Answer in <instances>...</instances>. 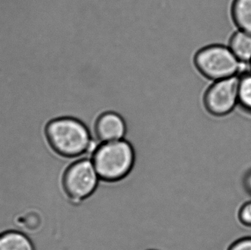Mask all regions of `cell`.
Here are the masks:
<instances>
[{
	"mask_svg": "<svg viewBox=\"0 0 251 250\" xmlns=\"http://www.w3.org/2000/svg\"><path fill=\"white\" fill-rule=\"evenodd\" d=\"M231 15L239 30L251 34V0H234Z\"/></svg>",
	"mask_w": 251,
	"mask_h": 250,
	"instance_id": "obj_8",
	"label": "cell"
},
{
	"mask_svg": "<svg viewBox=\"0 0 251 250\" xmlns=\"http://www.w3.org/2000/svg\"><path fill=\"white\" fill-rule=\"evenodd\" d=\"M238 106L243 111L251 114V71L240 75Z\"/></svg>",
	"mask_w": 251,
	"mask_h": 250,
	"instance_id": "obj_10",
	"label": "cell"
},
{
	"mask_svg": "<svg viewBox=\"0 0 251 250\" xmlns=\"http://www.w3.org/2000/svg\"><path fill=\"white\" fill-rule=\"evenodd\" d=\"M240 76L212 82L203 95L206 112L215 117L231 114L238 106Z\"/></svg>",
	"mask_w": 251,
	"mask_h": 250,
	"instance_id": "obj_5",
	"label": "cell"
},
{
	"mask_svg": "<svg viewBox=\"0 0 251 250\" xmlns=\"http://www.w3.org/2000/svg\"><path fill=\"white\" fill-rule=\"evenodd\" d=\"M245 186L249 193L251 194V171L249 172L245 178Z\"/></svg>",
	"mask_w": 251,
	"mask_h": 250,
	"instance_id": "obj_13",
	"label": "cell"
},
{
	"mask_svg": "<svg viewBox=\"0 0 251 250\" xmlns=\"http://www.w3.org/2000/svg\"><path fill=\"white\" fill-rule=\"evenodd\" d=\"M0 250H35L27 236L18 231L0 233Z\"/></svg>",
	"mask_w": 251,
	"mask_h": 250,
	"instance_id": "obj_9",
	"label": "cell"
},
{
	"mask_svg": "<svg viewBox=\"0 0 251 250\" xmlns=\"http://www.w3.org/2000/svg\"><path fill=\"white\" fill-rule=\"evenodd\" d=\"M228 250H251V237L243 238L236 241Z\"/></svg>",
	"mask_w": 251,
	"mask_h": 250,
	"instance_id": "obj_12",
	"label": "cell"
},
{
	"mask_svg": "<svg viewBox=\"0 0 251 250\" xmlns=\"http://www.w3.org/2000/svg\"><path fill=\"white\" fill-rule=\"evenodd\" d=\"M250 66H251V63H250Z\"/></svg>",
	"mask_w": 251,
	"mask_h": 250,
	"instance_id": "obj_14",
	"label": "cell"
},
{
	"mask_svg": "<svg viewBox=\"0 0 251 250\" xmlns=\"http://www.w3.org/2000/svg\"><path fill=\"white\" fill-rule=\"evenodd\" d=\"M92 157L100 179L115 182L125 179L131 172L135 161V151L129 141L123 139L100 144Z\"/></svg>",
	"mask_w": 251,
	"mask_h": 250,
	"instance_id": "obj_2",
	"label": "cell"
},
{
	"mask_svg": "<svg viewBox=\"0 0 251 250\" xmlns=\"http://www.w3.org/2000/svg\"><path fill=\"white\" fill-rule=\"evenodd\" d=\"M45 135L50 148L65 158L93 154L98 146L86 125L73 117L53 119L46 126Z\"/></svg>",
	"mask_w": 251,
	"mask_h": 250,
	"instance_id": "obj_1",
	"label": "cell"
},
{
	"mask_svg": "<svg viewBox=\"0 0 251 250\" xmlns=\"http://www.w3.org/2000/svg\"><path fill=\"white\" fill-rule=\"evenodd\" d=\"M99 179L92 161L78 160L72 163L63 175V190L72 203L79 204L94 193Z\"/></svg>",
	"mask_w": 251,
	"mask_h": 250,
	"instance_id": "obj_4",
	"label": "cell"
},
{
	"mask_svg": "<svg viewBox=\"0 0 251 250\" xmlns=\"http://www.w3.org/2000/svg\"><path fill=\"white\" fill-rule=\"evenodd\" d=\"M194 63L199 73L211 82L240 76L243 67L228 45L208 44L196 53Z\"/></svg>",
	"mask_w": 251,
	"mask_h": 250,
	"instance_id": "obj_3",
	"label": "cell"
},
{
	"mask_svg": "<svg viewBox=\"0 0 251 250\" xmlns=\"http://www.w3.org/2000/svg\"><path fill=\"white\" fill-rule=\"evenodd\" d=\"M229 47L237 60L246 65L251 62V34L237 30L230 38Z\"/></svg>",
	"mask_w": 251,
	"mask_h": 250,
	"instance_id": "obj_7",
	"label": "cell"
},
{
	"mask_svg": "<svg viewBox=\"0 0 251 250\" xmlns=\"http://www.w3.org/2000/svg\"><path fill=\"white\" fill-rule=\"evenodd\" d=\"M126 132L125 118L116 112H106L96 122L95 137L101 143L125 139Z\"/></svg>",
	"mask_w": 251,
	"mask_h": 250,
	"instance_id": "obj_6",
	"label": "cell"
},
{
	"mask_svg": "<svg viewBox=\"0 0 251 250\" xmlns=\"http://www.w3.org/2000/svg\"><path fill=\"white\" fill-rule=\"evenodd\" d=\"M239 220L242 224L247 227H251V201L245 204L240 208Z\"/></svg>",
	"mask_w": 251,
	"mask_h": 250,
	"instance_id": "obj_11",
	"label": "cell"
}]
</instances>
